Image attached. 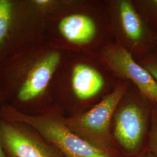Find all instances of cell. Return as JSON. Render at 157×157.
<instances>
[{"instance_id":"cell-1","label":"cell","mask_w":157,"mask_h":157,"mask_svg":"<svg viewBox=\"0 0 157 157\" xmlns=\"http://www.w3.org/2000/svg\"><path fill=\"white\" fill-rule=\"evenodd\" d=\"M2 112L6 121L25 124L35 130L63 157H112L76 135L56 115H30L11 106L4 107Z\"/></svg>"},{"instance_id":"cell-2","label":"cell","mask_w":157,"mask_h":157,"mask_svg":"<svg viewBox=\"0 0 157 157\" xmlns=\"http://www.w3.org/2000/svg\"><path fill=\"white\" fill-rule=\"evenodd\" d=\"M128 89V82L119 83L89 111L63 119L65 124L74 133L93 146L111 154L112 119Z\"/></svg>"},{"instance_id":"cell-3","label":"cell","mask_w":157,"mask_h":157,"mask_svg":"<svg viewBox=\"0 0 157 157\" xmlns=\"http://www.w3.org/2000/svg\"><path fill=\"white\" fill-rule=\"evenodd\" d=\"M150 118L151 104L139 91L126 94L113 117L112 137L124 151L136 156L146 150Z\"/></svg>"},{"instance_id":"cell-4","label":"cell","mask_w":157,"mask_h":157,"mask_svg":"<svg viewBox=\"0 0 157 157\" xmlns=\"http://www.w3.org/2000/svg\"><path fill=\"white\" fill-rule=\"evenodd\" d=\"M113 28L120 43L134 56L147 55L154 44L152 30L133 1L113 0L110 2Z\"/></svg>"},{"instance_id":"cell-5","label":"cell","mask_w":157,"mask_h":157,"mask_svg":"<svg viewBox=\"0 0 157 157\" xmlns=\"http://www.w3.org/2000/svg\"><path fill=\"white\" fill-rule=\"evenodd\" d=\"M100 57L102 62L116 75L132 82L144 98L157 105V82L120 43L105 46Z\"/></svg>"},{"instance_id":"cell-6","label":"cell","mask_w":157,"mask_h":157,"mask_svg":"<svg viewBox=\"0 0 157 157\" xmlns=\"http://www.w3.org/2000/svg\"><path fill=\"white\" fill-rule=\"evenodd\" d=\"M0 139L10 157H62L40 135L15 123L6 121L0 124Z\"/></svg>"},{"instance_id":"cell-7","label":"cell","mask_w":157,"mask_h":157,"mask_svg":"<svg viewBox=\"0 0 157 157\" xmlns=\"http://www.w3.org/2000/svg\"><path fill=\"white\" fill-rule=\"evenodd\" d=\"M61 61V54L58 51H51L43 56L25 80L18 93V98L23 102L34 100L42 94Z\"/></svg>"},{"instance_id":"cell-8","label":"cell","mask_w":157,"mask_h":157,"mask_svg":"<svg viewBox=\"0 0 157 157\" xmlns=\"http://www.w3.org/2000/svg\"><path fill=\"white\" fill-rule=\"evenodd\" d=\"M58 29L65 39L78 46L91 43L97 33L94 19L83 13H73L64 17L59 23Z\"/></svg>"},{"instance_id":"cell-9","label":"cell","mask_w":157,"mask_h":157,"mask_svg":"<svg viewBox=\"0 0 157 157\" xmlns=\"http://www.w3.org/2000/svg\"><path fill=\"white\" fill-rule=\"evenodd\" d=\"M71 84L76 97L78 100L86 101L100 93L105 81L95 68L87 63H78L73 67Z\"/></svg>"},{"instance_id":"cell-10","label":"cell","mask_w":157,"mask_h":157,"mask_svg":"<svg viewBox=\"0 0 157 157\" xmlns=\"http://www.w3.org/2000/svg\"><path fill=\"white\" fill-rule=\"evenodd\" d=\"M133 2L150 28L156 29L157 33V0H138Z\"/></svg>"},{"instance_id":"cell-11","label":"cell","mask_w":157,"mask_h":157,"mask_svg":"<svg viewBox=\"0 0 157 157\" xmlns=\"http://www.w3.org/2000/svg\"><path fill=\"white\" fill-rule=\"evenodd\" d=\"M13 7L8 0H0V48L4 43L11 28Z\"/></svg>"},{"instance_id":"cell-12","label":"cell","mask_w":157,"mask_h":157,"mask_svg":"<svg viewBox=\"0 0 157 157\" xmlns=\"http://www.w3.org/2000/svg\"><path fill=\"white\" fill-rule=\"evenodd\" d=\"M151 104V118L146 150L157 157V105Z\"/></svg>"},{"instance_id":"cell-13","label":"cell","mask_w":157,"mask_h":157,"mask_svg":"<svg viewBox=\"0 0 157 157\" xmlns=\"http://www.w3.org/2000/svg\"><path fill=\"white\" fill-rule=\"evenodd\" d=\"M139 63L148 71L157 83V51L148 53Z\"/></svg>"},{"instance_id":"cell-14","label":"cell","mask_w":157,"mask_h":157,"mask_svg":"<svg viewBox=\"0 0 157 157\" xmlns=\"http://www.w3.org/2000/svg\"><path fill=\"white\" fill-rule=\"evenodd\" d=\"M34 3L44 11L51 10L58 4L56 1L51 0H36L34 1Z\"/></svg>"},{"instance_id":"cell-15","label":"cell","mask_w":157,"mask_h":157,"mask_svg":"<svg viewBox=\"0 0 157 157\" xmlns=\"http://www.w3.org/2000/svg\"><path fill=\"white\" fill-rule=\"evenodd\" d=\"M133 157H154L151 154L147 151V150L143 151V152H141L140 154H139L138 155L134 156Z\"/></svg>"},{"instance_id":"cell-16","label":"cell","mask_w":157,"mask_h":157,"mask_svg":"<svg viewBox=\"0 0 157 157\" xmlns=\"http://www.w3.org/2000/svg\"><path fill=\"white\" fill-rule=\"evenodd\" d=\"M0 157H8L6 152L3 148V147H2V143H1V139H0Z\"/></svg>"},{"instance_id":"cell-17","label":"cell","mask_w":157,"mask_h":157,"mask_svg":"<svg viewBox=\"0 0 157 157\" xmlns=\"http://www.w3.org/2000/svg\"><path fill=\"white\" fill-rule=\"evenodd\" d=\"M154 44L157 46V32L155 33L154 36Z\"/></svg>"},{"instance_id":"cell-18","label":"cell","mask_w":157,"mask_h":157,"mask_svg":"<svg viewBox=\"0 0 157 157\" xmlns=\"http://www.w3.org/2000/svg\"><path fill=\"white\" fill-rule=\"evenodd\" d=\"M0 98H1V95H0Z\"/></svg>"}]
</instances>
